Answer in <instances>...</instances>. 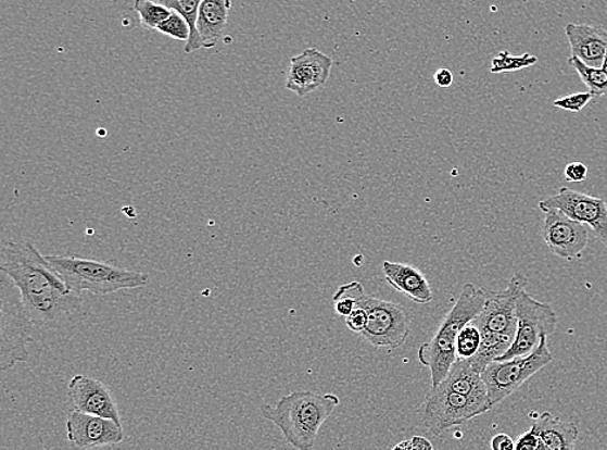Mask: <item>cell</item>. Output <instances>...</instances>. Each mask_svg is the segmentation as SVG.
<instances>
[{
	"label": "cell",
	"instance_id": "obj_2",
	"mask_svg": "<svg viewBox=\"0 0 607 450\" xmlns=\"http://www.w3.org/2000/svg\"><path fill=\"white\" fill-rule=\"evenodd\" d=\"M339 405L340 398L334 393L296 391L282 396L275 407L262 405L261 413L280 429L289 446L314 450L324 422Z\"/></svg>",
	"mask_w": 607,
	"mask_h": 450
},
{
	"label": "cell",
	"instance_id": "obj_21",
	"mask_svg": "<svg viewBox=\"0 0 607 450\" xmlns=\"http://www.w3.org/2000/svg\"><path fill=\"white\" fill-rule=\"evenodd\" d=\"M569 65L577 71L593 97H607V73L604 68H593L572 57L569 59Z\"/></svg>",
	"mask_w": 607,
	"mask_h": 450
},
{
	"label": "cell",
	"instance_id": "obj_29",
	"mask_svg": "<svg viewBox=\"0 0 607 450\" xmlns=\"http://www.w3.org/2000/svg\"><path fill=\"white\" fill-rule=\"evenodd\" d=\"M539 442V436L534 432V429H530V432L522 434L519 436L518 440L516 441V449L515 450H536Z\"/></svg>",
	"mask_w": 607,
	"mask_h": 450
},
{
	"label": "cell",
	"instance_id": "obj_34",
	"mask_svg": "<svg viewBox=\"0 0 607 450\" xmlns=\"http://www.w3.org/2000/svg\"><path fill=\"white\" fill-rule=\"evenodd\" d=\"M362 260H363V257H361V254H359V257L354 258V264H356L357 266H361L363 264Z\"/></svg>",
	"mask_w": 607,
	"mask_h": 450
},
{
	"label": "cell",
	"instance_id": "obj_23",
	"mask_svg": "<svg viewBox=\"0 0 607 450\" xmlns=\"http://www.w3.org/2000/svg\"><path fill=\"white\" fill-rule=\"evenodd\" d=\"M482 334L473 322L465 326L456 340L457 360H470L480 351Z\"/></svg>",
	"mask_w": 607,
	"mask_h": 450
},
{
	"label": "cell",
	"instance_id": "obj_12",
	"mask_svg": "<svg viewBox=\"0 0 607 450\" xmlns=\"http://www.w3.org/2000/svg\"><path fill=\"white\" fill-rule=\"evenodd\" d=\"M542 235L551 252L568 261L582 259L590 239L589 228L558 210L544 211Z\"/></svg>",
	"mask_w": 607,
	"mask_h": 450
},
{
	"label": "cell",
	"instance_id": "obj_3",
	"mask_svg": "<svg viewBox=\"0 0 607 450\" xmlns=\"http://www.w3.org/2000/svg\"><path fill=\"white\" fill-rule=\"evenodd\" d=\"M485 300H488V290L471 284L464 285L460 297L438 327L434 337L418 349V361L430 368L431 388H437L446 379L452 365L457 360L458 334L480 315Z\"/></svg>",
	"mask_w": 607,
	"mask_h": 450
},
{
	"label": "cell",
	"instance_id": "obj_27",
	"mask_svg": "<svg viewBox=\"0 0 607 450\" xmlns=\"http://www.w3.org/2000/svg\"><path fill=\"white\" fill-rule=\"evenodd\" d=\"M565 178L572 184L584 183L586 177H589V166L583 163H570L565 167Z\"/></svg>",
	"mask_w": 607,
	"mask_h": 450
},
{
	"label": "cell",
	"instance_id": "obj_11",
	"mask_svg": "<svg viewBox=\"0 0 607 450\" xmlns=\"http://www.w3.org/2000/svg\"><path fill=\"white\" fill-rule=\"evenodd\" d=\"M539 208L542 212L561 211L576 223L590 226L596 238L607 248V204L604 199L562 187L553 197L542 200Z\"/></svg>",
	"mask_w": 607,
	"mask_h": 450
},
{
	"label": "cell",
	"instance_id": "obj_24",
	"mask_svg": "<svg viewBox=\"0 0 607 450\" xmlns=\"http://www.w3.org/2000/svg\"><path fill=\"white\" fill-rule=\"evenodd\" d=\"M538 59L531 57L530 53H524L522 57H513L508 51H502L498 55L492 59L491 73L498 75V73L516 72L528 68V66L536 64Z\"/></svg>",
	"mask_w": 607,
	"mask_h": 450
},
{
	"label": "cell",
	"instance_id": "obj_6",
	"mask_svg": "<svg viewBox=\"0 0 607 450\" xmlns=\"http://www.w3.org/2000/svg\"><path fill=\"white\" fill-rule=\"evenodd\" d=\"M491 409L488 395L457 393L441 383L437 388H431L425 400L422 423L430 434L441 436L450 428L461 426Z\"/></svg>",
	"mask_w": 607,
	"mask_h": 450
},
{
	"label": "cell",
	"instance_id": "obj_8",
	"mask_svg": "<svg viewBox=\"0 0 607 450\" xmlns=\"http://www.w3.org/2000/svg\"><path fill=\"white\" fill-rule=\"evenodd\" d=\"M553 354L548 348V337H543L541 345L526 358L492 362L482 374L490 405L501 404L505 399L521 388L531 376L549 365Z\"/></svg>",
	"mask_w": 607,
	"mask_h": 450
},
{
	"label": "cell",
	"instance_id": "obj_31",
	"mask_svg": "<svg viewBox=\"0 0 607 450\" xmlns=\"http://www.w3.org/2000/svg\"><path fill=\"white\" fill-rule=\"evenodd\" d=\"M434 80L438 86L444 89V87H450L454 84V75H452L450 70H438L434 75Z\"/></svg>",
	"mask_w": 607,
	"mask_h": 450
},
{
	"label": "cell",
	"instance_id": "obj_18",
	"mask_svg": "<svg viewBox=\"0 0 607 450\" xmlns=\"http://www.w3.org/2000/svg\"><path fill=\"white\" fill-rule=\"evenodd\" d=\"M231 7L232 3L229 0H202L198 30L204 49H214L224 38Z\"/></svg>",
	"mask_w": 607,
	"mask_h": 450
},
{
	"label": "cell",
	"instance_id": "obj_22",
	"mask_svg": "<svg viewBox=\"0 0 607 450\" xmlns=\"http://www.w3.org/2000/svg\"><path fill=\"white\" fill-rule=\"evenodd\" d=\"M134 9L138 12L141 26L150 30H159L173 13L164 3L152 2V0H137Z\"/></svg>",
	"mask_w": 607,
	"mask_h": 450
},
{
	"label": "cell",
	"instance_id": "obj_33",
	"mask_svg": "<svg viewBox=\"0 0 607 450\" xmlns=\"http://www.w3.org/2000/svg\"><path fill=\"white\" fill-rule=\"evenodd\" d=\"M408 445H409V440L402 441V442H400V445H396V446L393 448V450H407Z\"/></svg>",
	"mask_w": 607,
	"mask_h": 450
},
{
	"label": "cell",
	"instance_id": "obj_4",
	"mask_svg": "<svg viewBox=\"0 0 607 450\" xmlns=\"http://www.w3.org/2000/svg\"><path fill=\"white\" fill-rule=\"evenodd\" d=\"M49 264L55 268L69 290L106 297L121 290H134L150 285V275L130 271L105 261L77 257V254H47Z\"/></svg>",
	"mask_w": 607,
	"mask_h": 450
},
{
	"label": "cell",
	"instance_id": "obj_36",
	"mask_svg": "<svg viewBox=\"0 0 607 450\" xmlns=\"http://www.w3.org/2000/svg\"><path fill=\"white\" fill-rule=\"evenodd\" d=\"M603 68H604L605 72L607 73V53H606V58H605V62H604Z\"/></svg>",
	"mask_w": 607,
	"mask_h": 450
},
{
	"label": "cell",
	"instance_id": "obj_10",
	"mask_svg": "<svg viewBox=\"0 0 607 450\" xmlns=\"http://www.w3.org/2000/svg\"><path fill=\"white\" fill-rule=\"evenodd\" d=\"M529 280L522 273L513 275L502 291H489L482 312L473 321L481 333L501 335L515 340L517 334V298L526 290Z\"/></svg>",
	"mask_w": 607,
	"mask_h": 450
},
{
	"label": "cell",
	"instance_id": "obj_9",
	"mask_svg": "<svg viewBox=\"0 0 607 450\" xmlns=\"http://www.w3.org/2000/svg\"><path fill=\"white\" fill-rule=\"evenodd\" d=\"M557 314L545 302L538 301L526 290L517 298V334L509 351L496 362L526 358L541 345L543 337L556 332Z\"/></svg>",
	"mask_w": 607,
	"mask_h": 450
},
{
	"label": "cell",
	"instance_id": "obj_26",
	"mask_svg": "<svg viewBox=\"0 0 607 450\" xmlns=\"http://www.w3.org/2000/svg\"><path fill=\"white\" fill-rule=\"evenodd\" d=\"M593 99H595V97H593L590 91L577 92L571 93V96L569 97L555 100V102H553V105H555L556 109L578 113L580 111H583L585 107L592 102Z\"/></svg>",
	"mask_w": 607,
	"mask_h": 450
},
{
	"label": "cell",
	"instance_id": "obj_25",
	"mask_svg": "<svg viewBox=\"0 0 607 450\" xmlns=\"http://www.w3.org/2000/svg\"><path fill=\"white\" fill-rule=\"evenodd\" d=\"M162 35L180 40V42H188L191 37L190 26L186 20L179 15L178 12L173 11L172 16L166 20L159 28Z\"/></svg>",
	"mask_w": 607,
	"mask_h": 450
},
{
	"label": "cell",
	"instance_id": "obj_28",
	"mask_svg": "<svg viewBox=\"0 0 607 450\" xmlns=\"http://www.w3.org/2000/svg\"><path fill=\"white\" fill-rule=\"evenodd\" d=\"M345 324L353 333L362 334L366 330L368 315L364 309L356 307L355 311L345 318Z\"/></svg>",
	"mask_w": 607,
	"mask_h": 450
},
{
	"label": "cell",
	"instance_id": "obj_30",
	"mask_svg": "<svg viewBox=\"0 0 607 450\" xmlns=\"http://www.w3.org/2000/svg\"><path fill=\"white\" fill-rule=\"evenodd\" d=\"M516 441L507 434H498L491 440V450H515Z\"/></svg>",
	"mask_w": 607,
	"mask_h": 450
},
{
	"label": "cell",
	"instance_id": "obj_1",
	"mask_svg": "<svg viewBox=\"0 0 607 450\" xmlns=\"http://www.w3.org/2000/svg\"><path fill=\"white\" fill-rule=\"evenodd\" d=\"M0 271L16 287L33 325L59 327L83 311L80 293L67 288L29 240H10L3 245Z\"/></svg>",
	"mask_w": 607,
	"mask_h": 450
},
{
	"label": "cell",
	"instance_id": "obj_35",
	"mask_svg": "<svg viewBox=\"0 0 607 450\" xmlns=\"http://www.w3.org/2000/svg\"><path fill=\"white\" fill-rule=\"evenodd\" d=\"M536 450H548L545 448V446L543 445V441L541 440V442H539L538 449Z\"/></svg>",
	"mask_w": 607,
	"mask_h": 450
},
{
	"label": "cell",
	"instance_id": "obj_16",
	"mask_svg": "<svg viewBox=\"0 0 607 450\" xmlns=\"http://www.w3.org/2000/svg\"><path fill=\"white\" fill-rule=\"evenodd\" d=\"M571 57L593 68H603L607 53V28L602 25L574 24L565 26Z\"/></svg>",
	"mask_w": 607,
	"mask_h": 450
},
{
	"label": "cell",
	"instance_id": "obj_32",
	"mask_svg": "<svg viewBox=\"0 0 607 450\" xmlns=\"http://www.w3.org/2000/svg\"><path fill=\"white\" fill-rule=\"evenodd\" d=\"M409 441L415 450H434L433 445L423 436H414Z\"/></svg>",
	"mask_w": 607,
	"mask_h": 450
},
{
	"label": "cell",
	"instance_id": "obj_13",
	"mask_svg": "<svg viewBox=\"0 0 607 450\" xmlns=\"http://www.w3.org/2000/svg\"><path fill=\"white\" fill-rule=\"evenodd\" d=\"M67 399L73 412L101 416L123 426L116 398L104 382L83 374L74 375L67 386Z\"/></svg>",
	"mask_w": 607,
	"mask_h": 450
},
{
	"label": "cell",
	"instance_id": "obj_7",
	"mask_svg": "<svg viewBox=\"0 0 607 450\" xmlns=\"http://www.w3.org/2000/svg\"><path fill=\"white\" fill-rule=\"evenodd\" d=\"M0 304V368L7 372L29 361L33 322L12 282L9 287L3 282Z\"/></svg>",
	"mask_w": 607,
	"mask_h": 450
},
{
	"label": "cell",
	"instance_id": "obj_5",
	"mask_svg": "<svg viewBox=\"0 0 607 450\" xmlns=\"http://www.w3.org/2000/svg\"><path fill=\"white\" fill-rule=\"evenodd\" d=\"M336 293L354 299L356 307L366 311L368 324L361 335L369 345L395 349L406 342L410 332V317L406 308L370 297L356 280L341 286Z\"/></svg>",
	"mask_w": 607,
	"mask_h": 450
},
{
	"label": "cell",
	"instance_id": "obj_20",
	"mask_svg": "<svg viewBox=\"0 0 607 450\" xmlns=\"http://www.w3.org/2000/svg\"><path fill=\"white\" fill-rule=\"evenodd\" d=\"M164 4L172 11L178 12L186 20L188 26H190L191 37L186 43L185 52L192 53L204 49L198 30L200 0H168Z\"/></svg>",
	"mask_w": 607,
	"mask_h": 450
},
{
	"label": "cell",
	"instance_id": "obj_19",
	"mask_svg": "<svg viewBox=\"0 0 607 450\" xmlns=\"http://www.w3.org/2000/svg\"><path fill=\"white\" fill-rule=\"evenodd\" d=\"M534 429L548 450H576L579 429L576 423L565 422L549 412L536 416Z\"/></svg>",
	"mask_w": 607,
	"mask_h": 450
},
{
	"label": "cell",
	"instance_id": "obj_15",
	"mask_svg": "<svg viewBox=\"0 0 607 450\" xmlns=\"http://www.w3.org/2000/svg\"><path fill=\"white\" fill-rule=\"evenodd\" d=\"M333 60L316 49H306L290 59L286 87L303 98L321 89L332 72Z\"/></svg>",
	"mask_w": 607,
	"mask_h": 450
},
{
	"label": "cell",
	"instance_id": "obj_14",
	"mask_svg": "<svg viewBox=\"0 0 607 450\" xmlns=\"http://www.w3.org/2000/svg\"><path fill=\"white\" fill-rule=\"evenodd\" d=\"M66 438L80 449L121 445L126 438L123 426L101 416L72 412L66 421Z\"/></svg>",
	"mask_w": 607,
	"mask_h": 450
},
{
	"label": "cell",
	"instance_id": "obj_17",
	"mask_svg": "<svg viewBox=\"0 0 607 450\" xmlns=\"http://www.w3.org/2000/svg\"><path fill=\"white\" fill-rule=\"evenodd\" d=\"M382 272L388 284L397 292L406 295V297L417 304H428L433 300V291L429 280L418 271L417 267L393 263V261H384Z\"/></svg>",
	"mask_w": 607,
	"mask_h": 450
},
{
	"label": "cell",
	"instance_id": "obj_37",
	"mask_svg": "<svg viewBox=\"0 0 607 450\" xmlns=\"http://www.w3.org/2000/svg\"><path fill=\"white\" fill-rule=\"evenodd\" d=\"M407 450H415V449L413 448V446H410V441H409V445H408Z\"/></svg>",
	"mask_w": 607,
	"mask_h": 450
}]
</instances>
